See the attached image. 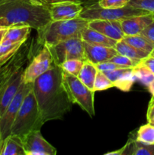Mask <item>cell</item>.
Listing matches in <instances>:
<instances>
[{"label":"cell","instance_id":"obj_1","mask_svg":"<svg viewBox=\"0 0 154 155\" xmlns=\"http://www.w3.org/2000/svg\"><path fill=\"white\" fill-rule=\"evenodd\" d=\"M33 92L43 124L60 120L71 110L69 100L62 82V69L54 64L33 82Z\"/></svg>","mask_w":154,"mask_h":155},{"label":"cell","instance_id":"obj_2","mask_svg":"<svg viewBox=\"0 0 154 155\" xmlns=\"http://www.w3.org/2000/svg\"><path fill=\"white\" fill-rule=\"evenodd\" d=\"M51 21L48 5L41 0H2L0 27L28 25L36 31Z\"/></svg>","mask_w":154,"mask_h":155},{"label":"cell","instance_id":"obj_3","mask_svg":"<svg viewBox=\"0 0 154 155\" xmlns=\"http://www.w3.org/2000/svg\"><path fill=\"white\" fill-rule=\"evenodd\" d=\"M89 21L79 17L66 21H51L37 31L39 43L53 45L69 39H81L82 32L88 27Z\"/></svg>","mask_w":154,"mask_h":155},{"label":"cell","instance_id":"obj_4","mask_svg":"<svg viewBox=\"0 0 154 155\" xmlns=\"http://www.w3.org/2000/svg\"><path fill=\"white\" fill-rule=\"evenodd\" d=\"M33 90H30L18 110L11 127V134L21 138L33 130H40L43 125Z\"/></svg>","mask_w":154,"mask_h":155},{"label":"cell","instance_id":"obj_5","mask_svg":"<svg viewBox=\"0 0 154 155\" xmlns=\"http://www.w3.org/2000/svg\"><path fill=\"white\" fill-rule=\"evenodd\" d=\"M62 82L72 104H78L90 117L95 116V92L83 84L78 77L63 70Z\"/></svg>","mask_w":154,"mask_h":155},{"label":"cell","instance_id":"obj_6","mask_svg":"<svg viewBox=\"0 0 154 155\" xmlns=\"http://www.w3.org/2000/svg\"><path fill=\"white\" fill-rule=\"evenodd\" d=\"M149 12L140 9L134 8L126 5L119 8H104L101 7L97 2L87 3L83 2V9L79 18L88 21L93 20H108V21H121L128 17L148 14Z\"/></svg>","mask_w":154,"mask_h":155},{"label":"cell","instance_id":"obj_7","mask_svg":"<svg viewBox=\"0 0 154 155\" xmlns=\"http://www.w3.org/2000/svg\"><path fill=\"white\" fill-rule=\"evenodd\" d=\"M54 64L60 67L69 59L86 61L83 41L80 38H73L53 45H48Z\"/></svg>","mask_w":154,"mask_h":155},{"label":"cell","instance_id":"obj_8","mask_svg":"<svg viewBox=\"0 0 154 155\" xmlns=\"http://www.w3.org/2000/svg\"><path fill=\"white\" fill-rule=\"evenodd\" d=\"M33 83H27L23 80L15 96L5 110L2 116L0 117V127L3 140L11 133V127L17 114L24 101V98L28 92L33 89Z\"/></svg>","mask_w":154,"mask_h":155},{"label":"cell","instance_id":"obj_9","mask_svg":"<svg viewBox=\"0 0 154 155\" xmlns=\"http://www.w3.org/2000/svg\"><path fill=\"white\" fill-rule=\"evenodd\" d=\"M54 65L49 48L42 45V48L23 71V80L25 83H33L36 79L48 71Z\"/></svg>","mask_w":154,"mask_h":155},{"label":"cell","instance_id":"obj_10","mask_svg":"<svg viewBox=\"0 0 154 155\" xmlns=\"http://www.w3.org/2000/svg\"><path fill=\"white\" fill-rule=\"evenodd\" d=\"M26 155H55L57 149L45 139L40 130H33L22 137Z\"/></svg>","mask_w":154,"mask_h":155},{"label":"cell","instance_id":"obj_11","mask_svg":"<svg viewBox=\"0 0 154 155\" xmlns=\"http://www.w3.org/2000/svg\"><path fill=\"white\" fill-rule=\"evenodd\" d=\"M51 21L72 20L79 16L83 9V2L65 1L48 5Z\"/></svg>","mask_w":154,"mask_h":155},{"label":"cell","instance_id":"obj_12","mask_svg":"<svg viewBox=\"0 0 154 155\" xmlns=\"http://www.w3.org/2000/svg\"><path fill=\"white\" fill-rule=\"evenodd\" d=\"M153 14L135 15L121 20V26L125 36H135L141 32L152 23Z\"/></svg>","mask_w":154,"mask_h":155},{"label":"cell","instance_id":"obj_13","mask_svg":"<svg viewBox=\"0 0 154 155\" xmlns=\"http://www.w3.org/2000/svg\"><path fill=\"white\" fill-rule=\"evenodd\" d=\"M104 73L113 83L114 87L123 92H129L136 80L133 68H121Z\"/></svg>","mask_w":154,"mask_h":155},{"label":"cell","instance_id":"obj_14","mask_svg":"<svg viewBox=\"0 0 154 155\" xmlns=\"http://www.w3.org/2000/svg\"><path fill=\"white\" fill-rule=\"evenodd\" d=\"M88 27L116 41L122 40L125 36L120 21L93 20L89 21Z\"/></svg>","mask_w":154,"mask_h":155},{"label":"cell","instance_id":"obj_15","mask_svg":"<svg viewBox=\"0 0 154 155\" xmlns=\"http://www.w3.org/2000/svg\"><path fill=\"white\" fill-rule=\"evenodd\" d=\"M83 46L86 61H89L94 64L107 61L117 54L116 50L113 47L93 45L85 42H83Z\"/></svg>","mask_w":154,"mask_h":155},{"label":"cell","instance_id":"obj_16","mask_svg":"<svg viewBox=\"0 0 154 155\" xmlns=\"http://www.w3.org/2000/svg\"><path fill=\"white\" fill-rule=\"evenodd\" d=\"M23 71L24 70H23V68H21L13 74L3 92L1 100H0V117L2 116L5 110H6L8 104L15 96L18 89L24 80H23Z\"/></svg>","mask_w":154,"mask_h":155},{"label":"cell","instance_id":"obj_17","mask_svg":"<svg viewBox=\"0 0 154 155\" xmlns=\"http://www.w3.org/2000/svg\"><path fill=\"white\" fill-rule=\"evenodd\" d=\"M81 39L83 42H87L90 45L113 47V48H115L118 42V41L111 39L97 30L90 28L89 27H86L82 32Z\"/></svg>","mask_w":154,"mask_h":155},{"label":"cell","instance_id":"obj_18","mask_svg":"<svg viewBox=\"0 0 154 155\" xmlns=\"http://www.w3.org/2000/svg\"><path fill=\"white\" fill-rule=\"evenodd\" d=\"M23 58H21V56L16 54L5 66L0 70V100L11 77L17 71L21 69L24 66V62Z\"/></svg>","mask_w":154,"mask_h":155},{"label":"cell","instance_id":"obj_19","mask_svg":"<svg viewBox=\"0 0 154 155\" xmlns=\"http://www.w3.org/2000/svg\"><path fill=\"white\" fill-rule=\"evenodd\" d=\"M0 155H26L22 138L10 134L3 140Z\"/></svg>","mask_w":154,"mask_h":155},{"label":"cell","instance_id":"obj_20","mask_svg":"<svg viewBox=\"0 0 154 155\" xmlns=\"http://www.w3.org/2000/svg\"><path fill=\"white\" fill-rule=\"evenodd\" d=\"M32 27L28 25H19L10 27L7 29L4 36L3 40L12 43H24L28 39L30 33H31Z\"/></svg>","mask_w":154,"mask_h":155},{"label":"cell","instance_id":"obj_21","mask_svg":"<svg viewBox=\"0 0 154 155\" xmlns=\"http://www.w3.org/2000/svg\"><path fill=\"white\" fill-rule=\"evenodd\" d=\"M24 43H12L2 40L0 42V70L17 54Z\"/></svg>","mask_w":154,"mask_h":155},{"label":"cell","instance_id":"obj_22","mask_svg":"<svg viewBox=\"0 0 154 155\" xmlns=\"http://www.w3.org/2000/svg\"><path fill=\"white\" fill-rule=\"evenodd\" d=\"M115 49L117 51V54L126 56V57L129 58L131 60L134 61L137 63H139L142 59L145 58L149 55V54H146L143 51L136 49L135 48L130 45L129 44L125 42L122 39L120 41H118L116 46H115Z\"/></svg>","mask_w":154,"mask_h":155},{"label":"cell","instance_id":"obj_23","mask_svg":"<svg viewBox=\"0 0 154 155\" xmlns=\"http://www.w3.org/2000/svg\"><path fill=\"white\" fill-rule=\"evenodd\" d=\"M98 71L95 64L89 61H85L82 68L77 77L88 89L93 90L94 83Z\"/></svg>","mask_w":154,"mask_h":155},{"label":"cell","instance_id":"obj_24","mask_svg":"<svg viewBox=\"0 0 154 155\" xmlns=\"http://www.w3.org/2000/svg\"><path fill=\"white\" fill-rule=\"evenodd\" d=\"M122 40L136 49L143 51L148 54H150L154 48V44L140 34L135 36H125Z\"/></svg>","mask_w":154,"mask_h":155},{"label":"cell","instance_id":"obj_25","mask_svg":"<svg viewBox=\"0 0 154 155\" xmlns=\"http://www.w3.org/2000/svg\"><path fill=\"white\" fill-rule=\"evenodd\" d=\"M135 140L145 145H153L154 126L148 123L140 127L137 131Z\"/></svg>","mask_w":154,"mask_h":155},{"label":"cell","instance_id":"obj_26","mask_svg":"<svg viewBox=\"0 0 154 155\" xmlns=\"http://www.w3.org/2000/svg\"><path fill=\"white\" fill-rule=\"evenodd\" d=\"M133 71L136 80H138L144 86H148L149 83L154 80V74L144 65L138 63L134 68H133Z\"/></svg>","mask_w":154,"mask_h":155},{"label":"cell","instance_id":"obj_27","mask_svg":"<svg viewBox=\"0 0 154 155\" xmlns=\"http://www.w3.org/2000/svg\"><path fill=\"white\" fill-rule=\"evenodd\" d=\"M84 61L79 60V59H69L65 61L60 64V68L65 72L78 77L82 68Z\"/></svg>","mask_w":154,"mask_h":155},{"label":"cell","instance_id":"obj_28","mask_svg":"<svg viewBox=\"0 0 154 155\" xmlns=\"http://www.w3.org/2000/svg\"><path fill=\"white\" fill-rule=\"evenodd\" d=\"M113 87H114V86H113V83L110 80V79L104 74V72L98 71L96 77H95V83H94V92L104 91Z\"/></svg>","mask_w":154,"mask_h":155},{"label":"cell","instance_id":"obj_29","mask_svg":"<svg viewBox=\"0 0 154 155\" xmlns=\"http://www.w3.org/2000/svg\"><path fill=\"white\" fill-rule=\"evenodd\" d=\"M128 5L154 14V0H129Z\"/></svg>","mask_w":154,"mask_h":155},{"label":"cell","instance_id":"obj_30","mask_svg":"<svg viewBox=\"0 0 154 155\" xmlns=\"http://www.w3.org/2000/svg\"><path fill=\"white\" fill-rule=\"evenodd\" d=\"M133 155H154V144L145 145L135 140Z\"/></svg>","mask_w":154,"mask_h":155},{"label":"cell","instance_id":"obj_31","mask_svg":"<svg viewBox=\"0 0 154 155\" xmlns=\"http://www.w3.org/2000/svg\"><path fill=\"white\" fill-rule=\"evenodd\" d=\"M129 0H98L101 7L104 8H119L128 5Z\"/></svg>","mask_w":154,"mask_h":155},{"label":"cell","instance_id":"obj_32","mask_svg":"<svg viewBox=\"0 0 154 155\" xmlns=\"http://www.w3.org/2000/svg\"><path fill=\"white\" fill-rule=\"evenodd\" d=\"M110 61L113 62L116 64H119L121 66H123L125 68H134L137 64V62L131 60L129 58L126 56L122 55V54H116V55L113 56L111 59H110Z\"/></svg>","mask_w":154,"mask_h":155},{"label":"cell","instance_id":"obj_33","mask_svg":"<svg viewBox=\"0 0 154 155\" xmlns=\"http://www.w3.org/2000/svg\"><path fill=\"white\" fill-rule=\"evenodd\" d=\"M95 66H96L98 71H102V72H104V71H113V70L116 69H121V68H125V67L123 66H121V65L119 64H116L110 61L97 64H95Z\"/></svg>","mask_w":154,"mask_h":155},{"label":"cell","instance_id":"obj_34","mask_svg":"<svg viewBox=\"0 0 154 155\" xmlns=\"http://www.w3.org/2000/svg\"><path fill=\"white\" fill-rule=\"evenodd\" d=\"M140 35L144 36L146 39H147L149 42L154 44V14H153V19H152V23L149 25H148L143 31L141 32Z\"/></svg>","mask_w":154,"mask_h":155},{"label":"cell","instance_id":"obj_35","mask_svg":"<svg viewBox=\"0 0 154 155\" xmlns=\"http://www.w3.org/2000/svg\"><path fill=\"white\" fill-rule=\"evenodd\" d=\"M139 64L142 65H144L146 68H149L151 71L154 74V58L152 56L149 55L146 57L145 58L142 59Z\"/></svg>","mask_w":154,"mask_h":155},{"label":"cell","instance_id":"obj_36","mask_svg":"<svg viewBox=\"0 0 154 155\" xmlns=\"http://www.w3.org/2000/svg\"><path fill=\"white\" fill-rule=\"evenodd\" d=\"M154 117V99L151 98V101H149V106H148L147 112H146V119L149 122L150 120Z\"/></svg>","mask_w":154,"mask_h":155},{"label":"cell","instance_id":"obj_37","mask_svg":"<svg viewBox=\"0 0 154 155\" xmlns=\"http://www.w3.org/2000/svg\"><path fill=\"white\" fill-rule=\"evenodd\" d=\"M42 2H43L44 3H45L46 5H51V4H54V3L57 2H65V1H72V0H41Z\"/></svg>","mask_w":154,"mask_h":155},{"label":"cell","instance_id":"obj_38","mask_svg":"<svg viewBox=\"0 0 154 155\" xmlns=\"http://www.w3.org/2000/svg\"><path fill=\"white\" fill-rule=\"evenodd\" d=\"M147 88L149 93L152 95V98H153L154 99V80L152 82V83H149V85L147 86Z\"/></svg>","mask_w":154,"mask_h":155},{"label":"cell","instance_id":"obj_39","mask_svg":"<svg viewBox=\"0 0 154 155\" xmlns=\"http://www.w3.org/2000/svg\"><path fill=\"white\" fill-rule=\"evenodd\" d=\"M8 28V27H0V42H1V41L2 40L3 36H4L6 30H7Z\"/></svg>","mask_w":154,"mask_h":155},{"label":"cell","instance_id":"obj_40","mask_svg":"<svg viewBox=\"0 0 154 155\" xmlns=\"http://www.w3.org/2000/svg\"><path fill=\"white\" fill-rule=\"evenodd\" d=\"M2 142H3V139H2V131H1V127H0V151H1L2 145Z\"/></svg>","mask_w":154,"mask_h":155},{"label":"cell","instance_id":"obj_41","mask_svg":"<svg viewBox=\"0 0 154 155\" xmlns=\"http://www.w3.org/2000/svg\"><path fill=\"white\" fill-rule=\"evenodd\" d=\"M148 123H149V124H152V126H154V117L152 118V120H149V122H148Z\"/></svg>","mask_w":154,"mask_h":155},{"label":"cell","instance_id":"obj_42","mask_svg":"<svg viewBox=\"0 0 154 155\" xmlns=\"http://www.w3.org/2000/svg\"><path fill=\"white\" fill-rule=\"evenodd\" d=\"M149 55L152 56V57H153V58H154V48H153V49H152V51H151L150 54H149Z\"/></svg>","mask_w":154,"mask_h":155},{"label":"cell","instance_id":"obj_43","mask_svg":"<svg viewBox=\"0 0 154 155\" xmlns=\"http://www.w3.org/2000/svg\"><path fill=\"white\" fill-rule=\"evenodd\" d=\"M2 1V0H0V2H1Z\"/></svg>","mask_w":154,"mask_h":155}]
</instances>
